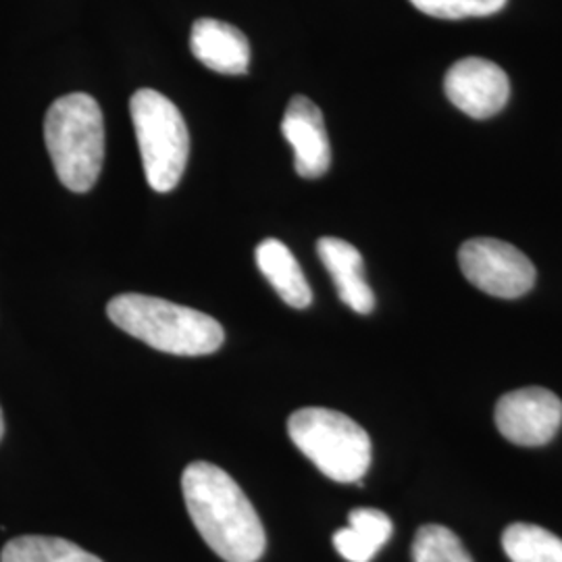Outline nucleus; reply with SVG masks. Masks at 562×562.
I'll use <instances>...</instances> for the list:
<instances>
[{
  "instance_id": "f257e3e1",
  "label": "nucleus",
  "mask_w": 562,
  "mask_h": 562,
  "mask_svg": "<svg viewBox=\"0 0 562 562\" xmlns=\"http://www.w3.org/2000/svg\"><path fill=\"white\" fill-rule=\"evenodd\" d=\"M188 515L206 546L225 562L261 561L267 548L259 513L217 464L192 462L181 475Z\"/></svg>"
},
{
  "instance_id": "f03ea898",
  "label": "nucleus",
  "mask_w": 562,
  "mask_h": 562,
  "mask_svg": "<svg viewBox=\"0 0 562 562\" xmlns=\"http://www.w3.org/2000/svg\"><path fill=\"white\" fill-rule=\"evenodd\" d=\"M106 315L125 334L176 357H204L222 348L220 322L176 302L146 294H121L106 304Z\"/></svg>"
},
{
  "instance_id": "7ed1b4c3",
  "label": "nucleus",
  "mask_w": 562,
  "mask_h": 562,
  "mask_svg": "<svg viewBox=\"0 0 562 562\" xmlns=\"http://www.w3.org/2000/svg\"><path fill=\"white\" fill-rule=\"evenodd\" d=\"M44 142L60 183L83 194L97 186L104 165V117L97 99L65 94L50 104Z\"/></svg>"
},
{
  "instance_id": "20e7f679",
  "label": "nucleus",
  "mask_w": 562,
  "mask_h": 562,
  "mask_svg": "<svg viewBox=\"0 0 562 562\" xmlns=\"http://www.w3.org/2000/svg\"><path fill=\"white\" fill-rule=\"evenodd\" d=\"M288 434L302 454L334 482H361L371 467L367 431L338 411L301 408L288 419Z\"/></svg>"
},
{
  "instance_id": "39448f33",
  "label": "nucleus",
  "mask_w": 562,
  "mask_h": 562,
  "mask_svg": "<svg viewBox=\"0 0 562 562\" xmlns=\"http://www.w3.org/2000/svg\"><path fill=\"white\" fill-rule=\"evenodd\" d=\"M130 113L148 186L161 194L176 190L190 159V132L180 109L161 92L142 88Z\"/></svg>"
},
{
  "instance_id": "423d86ee",
  "label": "nucleus",
  "mask_w": 562,
  "mask_h": 562,
  "mask_svg": "<svg viewBox=\"0 0 562 562\" xmlns=\"http://www.w3.org/2000/svg\"><path fill=\"white\" fill-rule=\"evenodd\" d=\"M462 276L496 299H521L536 283V267L513 244L473 238L459 250Z\"/></svg>"
},
{
  "instance_id": "0eeeda50",
  "label": "nucleus",
  "mask_w": 562,
  "mask_h": 562,
  "mask_svg": "<svg viewBox=\"0 0 562 562\" xmlns=\"http://www.w3.org/2000/svg\"><path fill=\"white\" fill-rule=\"evenodd\" d=\"M496 425L508 442L543 446L552 442L562 425V402L546 387H522L496 404Z\"/></svg>"
},
{
  "instance_id": "6e6552de",
  "label": "nucleus",
  "mask_w": 562,
  "mask_h": 562,
  "mask_svg": "<svg viewBox=\"0 0 562 562\" xmlns=\"http://www.w3.org/2000/svg\"><path fill=\"white\" fill-rule=\"evenodd\" d=\"M443 92L464 115L487 120L503 111L510 97V81L503 67L492 60L469 57L457 60L446 78Z\"/></svg>"
},
{
  "instance_id": "1a4fd4ad",
  "label": "nucleus",
  "mask_w": 562,
  "mask_h": 562,
  "mask_svg": "<svg viewBox=\"0 0 562 562\" xmlns=\"http://www.w3.org/2000/svg\"><path fill=\"white\" fill-rule=\"evenodd\" d=\"M281 134L294 150V167L301 178L319 180L329 171L331 146L322 109L315 102L306 97H294L288 102Z\"/></svg>"
},
{
  "instance_id": "9d476101",
  "label": "nucleus",
  "mask_w": 562,
  "mask_h": 562,
  "mask_svg": "<svg viewBox=\"0 0 562 562\" xmlns=\"http://www.w3.org/2000/svg\"><path fill=\"white\" fill-rule=\"evenodd\" d=\"M190 50L202 65L223 76H244L250 65V42L227 21L202 18L192 25Z\"/></svg>"
},
{
  "instance_id": "9b49d317",
  "label": "nucleus",
  "mask_w": 562,
  "mask_h": 562,
  "mask_svg": "<svg viewBox=\"0 0 562 562\" xmlns=\"http://www.w3.org/2000/svg\"><path fill=\"white\" fill-rule=\"evenodd\" d=\"M317 252L336 283L340 301L355 313L369 315L375 308V294L364 280V262L359 248L350 241L325 236L317 241Z\"/></svg>"
},
{
  "instance_id": "f8f14e48",
  "label": "nucleus",
  "mask_w": 562,
  "mask_h": 562,
  "mask_svg": "<svg viewBox=\"0 0 562 562\" xmlns=\"http://www.w3.org/2000/svg\"><path fill=\"white\" fill-rule=\"evenodd\" d=\"M257 265L285 304L294 308H306L313 302V292L302 273L301 265L283 241L276 238L262 240L257 246Z\"/></svg>"
},
{
  "instance_id": "ddd939ff",
  "label": "nucleus",
  "mask_w": 562,
  "mask_h": 562,
  "mask_svg": "<svg viewBox=\"0 0 562 562\" xmlns=\"http://www.w3.org/2000/svg\"><path fill=\"white\" fill-rule=\"evenodd\" d=\"M394 525L375 508H357L348 517V527L334 533V546L348 562H371L392 538Z\"/></svg>"
},
{
  "instance_id": "4468645a",
  "label": "nucleus",
  "mask_w": 562,
  "mask_h": 562,
  "mask_svg": "<svg viewBox=\"0 0 562 562\" xmlns=\"http://www.w3.org/2000/svg\"><path fill=\"white\" fill-rule=\"evenodd\" d=\"M0 562H102L78 543L50 536H20L4 543Z\"/></svg>"
},
{
  "instance_id": "2eb2a0df",
  "label": "nucleus",
  "mask_w": 562,
  "mask_h": 562,
  "mask_svg": "<svg viewBox=\"0 0 562 562\" xmlns=\"http://www.w3.org/2000/svg\"><path fill=\"white\" fill-rule=\"evenodd\" d=\"M503 548L510 562H562V540L552 531L515 522L503 533Z\"/></svg>"
},
{
  "instance_id": "dca6fc26",
  "label": "nucleus",
  "mask_w": 562,
  "mask_h": 562,
  "mask_svg": "<svg viewBox=\"0 0 562 562\" xmlns=\"http://www.w3.org/2000/svg\"><path fill=\"white\" fill-rule=\"evenodd\" d=\"M413 562H473L459 536L442 525H425L413 542Z\"/></svg>"
},
{
  "instance_id": "f3484780",
  "label": "nucleus",
  "mask_w": 562,
  "mask_h": 562,
  "mask_svg": "<svg viewBox=\"0 0 562 562\" xmlns=\"http://www.w3.org/2000/svg\"><path fill=\"white\" fill-rule=\"evenodd\" d=\"M415 9L436 20L487 18L503 11L508 0H408Z\"/></svg>"
},
{
  "instance_id": "a211bd4d",
  "label": "nucleus",
  "mask_w": 562,
  "mask_h": 562,
  "mask_svg": "<svg viewBox=\"0 0 562 562\" xmlns=\"http://www.w3.org/2000/svg\"><path fill=\"white\" fill-rule=\"evenodd\" d=\"M2 434H4V417H2V408H0V440H2Z\"/></svg>"
}]
</instances>
